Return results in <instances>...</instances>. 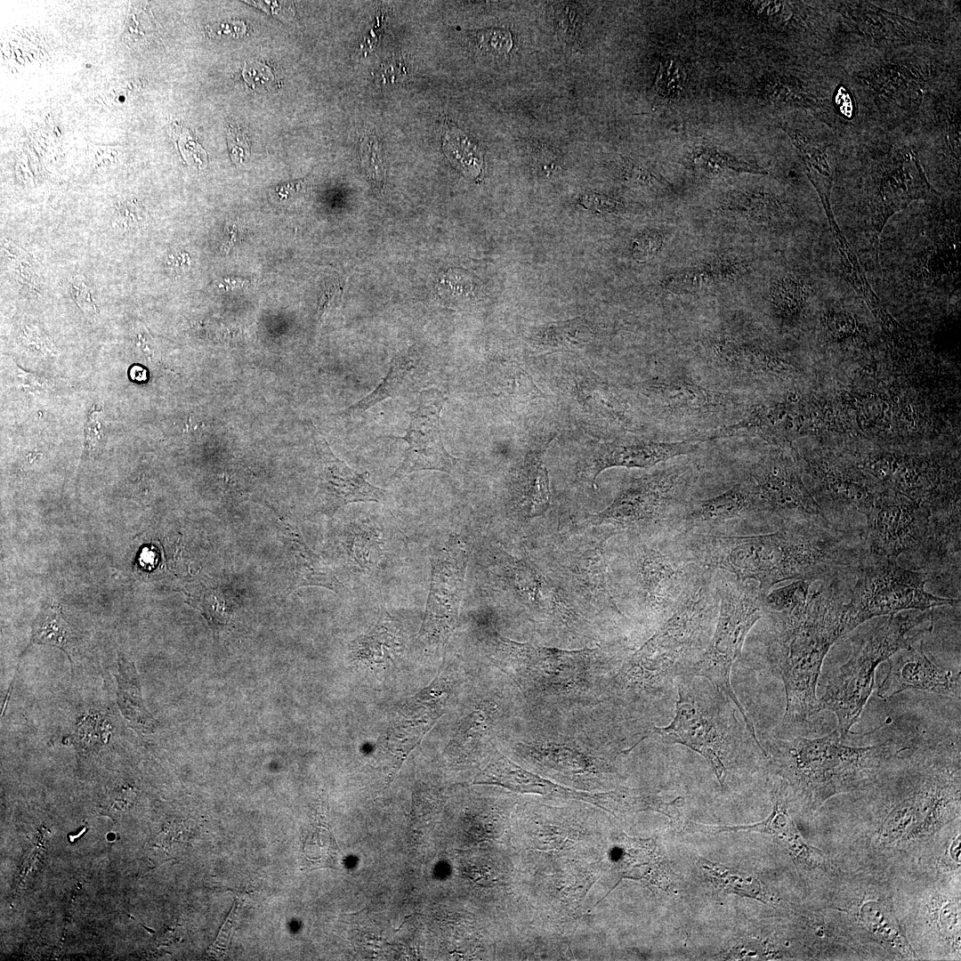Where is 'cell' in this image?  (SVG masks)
Wrapping results in <instances>:
<instances>
[{"label":"cell","instance_id":"1","mask_svg":"<svg viewBox=\"0 0 961 961\" xmlns=\"http://www.w3.org/2000/svg\"><path fill=\"white\" fill-rule=\"evenodd\" d=\"M680 536L696 563L754 580L764 594L787 580L832 577L855 567L868 552L860 529L815 522H783L760 535Z\"/></svg>","mask_w":961,"mask_h":961},{"label":"cell","instance_id":"2","mask_svg":"<svg viewBox=\"0 0 961 961\" xmlns=\"http://www.w3.org/2000/svg\"><path fill=\"white\" fill-rule=\"evenodd\" d=\"M718 608L716 570L702 567L668 618L608 678L602 699L636 716L667 698L708 645Z\"/></svg>","mask_w":961,"mask_h":961},{"label":"cell","instance_id":"3","mask_svg":"<svg viewBox=\"0 0 961 961\" xmlns=\"http://www.w3.org/2000/svg\"><path fill=\"white\" fill-rule=\"evenodd\" d=\"M853 577L848 570L815 581L792 607L765 610L767 653L785 687V726L804 728L819 713L818 680L830 647L847 634Z\"/></svg>","mask_w":961,"mask_h":961},{"label":"cell","instance_id":"4","mask_svg":"<svg viewBox=\"0 0 961 961\" xmlns=\"http://www.w3.org/2000/svg\"><path fill=\"white\" fill-rule=\"evenodd\" d=\"M489 658L519 689L529 707L557 712L601 700L607 679L627 654L622 644L561 650L518 642L493 632Z\"/></svg>","mask_w":961,"mask_h":961},{"label":"cell","instance_id":"5","mask_svg":"<svg viewBox=\"0 0 961 961\" xmlns=\"http://www.w3.org/2000/svg\"><path fill=\"white\" fill-rule=\"evenodd\" d=\"M833 731L816 739H774L770 754L779 772L805 798L821 804L832 795L866 783L882 764L906 749L883 743L866 747L846 745Z\"/></svg>","mask_w":961,"mask_h":961},{"label":"cell","instance_id":"6","mask_svg":"<svg viewBox=\"0 0 961 961\" xmlns=\"http://www.w3.org/2000/svg\"><path fill=\"white\" fill-rule=\"evenodd\" d=\"M683 674L677 678L674 716L666 726H653L645 739L657 736L664 744H681L703 756L724 787L727 761L746 744L733 703L707 681ZM750 734V733H749Z\"/></svg>","mask_w":961,"mask_h":961},{"label":"cell","instance_id":"7","mask_svg":"<svg viewBox=\"0 0 961 961\" xmlns=\"http://www.w3.org/2000/svg\"><path fill=\"white\" fill-rule=\"evenodd\" d=\"M931 610H906L888 615L880 625L871 629L853 650L850 658L828 682L824 694L818 699L819 712L827 710L837 718L835 730L846 739L858 721L874 687L877 666L898 650L908 647L915 630L928 631L932 627Z\"/></svg>","mask_w":961,"mask_h":961},{"label":"cell","instance_id":"8","mask_svg":"<svg viewBox=\"0 0 961 961\" xmlns=\"http://www.w3.org/2000/svg\"><path fill=\"white\" fill-rule=\"evenodd\" d=\"M863 530L868 551L875 556L905 555L933 566L960 557V516L936 515L919 504L876 500Z\"/></svg>","mask_w":961,"mask_h":961},{"label":"cell","instance_id":"9","mask_svg":"<svg viewBox=\"0 0 961 961\" xmlns=\"http://www.w3.org/2000/svg\"><path fill=\"white\" fill-rule=\"evenodd\" d=\"M633 538L620 559L623 582L642 619L656 630L703 566L694 561L678 534Z\"/></svg>","mask_w":961,"mask_h":961},{"label":"cell","instance_id":"10","mask_svg":"<svg viewBox=\"0 0 961 961\" xmlns=\"http://www.w3.org/2000/svg\"><path fill=\"white\" fill-rule=\"evenodd\" d=\"M718 614L713 635L705 651L686 674L705 678L725 695L740 713L756 745L762 747L749 714L731 686L733 664L741 657L746 638L765 615L764 594L754 580H740L717 570Z\"/></svg>","mask_w":961,"mask_h":961},{"label":"cell","instance_id":"11","mask_svg":"<svg viewBox=\"0 0 961 961\" xmlns=\"http://www.w3.org/2000/svg\"><path fill=\"white\" fill-rule=\"evenodd\" d=\"M692 463L675 464L629 480L591 522L604 526L608 537L626 531L631 537L671 533L690 490L699 478Z\"/></svg>","mask_w":961,"mask_h":961},{"label":"cell","instance_id":"12","mask_svg":"<svg viewBox=\"0 0 961 961\" xmlns=\"http://www.w3.org/2000/svg\"><path fill=\"white\" fill-rule=\"evenodd\" d=\"M927 581L925 571L907 569L897 560L875 556L868 552L855 569L847 605V634L877 617L959 604V599L929 593L925 589Z\"/></svg>","mask_w":961,"mask_h":961},{"label":"cell","instance_id":"13","mask_svg":"<svg viewBox=\"0 0 961 961\" xmlns=\"http://www.w3.org/2000/svg\"><path fill=\"white\" fill-rule=\"evenodd\" d=\"M642 394L665 424L695 429L699 431L698 436L708 426L715 430L739 420L747 409L744 400L734 393L711 389L682 375L654 379L645 384Z\"/></svg>","mask_w":961,"mask_h":961},{"label":"cell","instance_id":"14","mask_svg":"<svg viewBox=\"0 0 961 961\" xmlns=\"http://www.w3.org/2000/svg\"><path fill=\"white\" fill-rule=\"evenodd\" d=\"M531 733L521 737L513 743L519 758L531 763L535 767L549 771H558L569 778L605 777L617 773L616 760L618 755H627L626 749H618V739L603 731L593 739L592 735H539L530 728Z\"/></svg>","mask_w":961,"mask_h":961},{"label":"cell","instance_id":"15","mask_svg":"<svg viewBox=\"0 0 961 961\" xmlns=\"http://www.w3.org/2000/svg\"><path fill=\"white\" fill-rule=\"evenodd\" d=\"M870 246L876 259L882 231L888 220L911 202L938 195L929 183L915 151L898 148L879 160L868 186Z\"/></svg>","mask_w":961,"mask_h":961},{"label":"cell","instance_id":"16","mask_svg":"<svg viewBox=\"0 0 961 961\" xmlns=\"http://www.w3.org/2000/svg\"><path fill=\"white\" fill-rule=\"evenodd\" d=\"M467 561L466 545L456 534L432 556L430 590L418 633L419 640L426 644L443 645L455 630Z\"/></svg>","mask_w":961,"mask_h":961},{"label":"cell","instance_id":"17","mask_svg":"<svg viewBox=\"0 0 961 961\" xmlns=\"http://www.w3.org/2000/svg\"><path fill=\"white\" fill-rule=\"evenodd\" d=\"M742 477L751 487L759 513L775 516L780 524L815 522L834 525L787 464L782 462L756 464Z\"/></svg>","mask_w":961,"mask_h":961},{"label":"cell","instance_id":"18","mask_svg":"<svg viewBox=\"0 0 961 961\" xmlns=\"http://www.w3.org/2000/svg\"><path fill=\"white\" fill-rule=\"evenodd\" d=\"M446 400V393L437 388L420 392L418 407L408 412L410 422L406 434L399 438L408 443V448L393 478L421 470L453 472L457 459L446 450L440 429V414Z\"/></svg>","mask_w":961,"mask_h":961},{"label":"cell","instance_id":"19","mask_svg":"<svg viewBox=\"0 0 961 961\" xmlns=\"http://www.w3.org/2000/svg\"><path fill=\"white\" fill-rule=\"evenodd\" d=\"M450 695L448 682L436 677L428 687L407 699L398 709L385 739L394 772L446 712Z\"/></svg>","mask_w":961,"mask_h":961},{"label":"cell","instance_id":"20","mask_svg":"<svg viewBox=\"0 0 961 961\" xmlns=\"http://www.w3.org/2000/svg\"><path fill=\"white\" fill-rule=\"evenodd\" d=\"M602 542L563 553L555 562V569L577 600L589 605L593 611L621 622L627 618L618 610L610 593Z\"/></svg>","mask_w":961,"mask_h":961},{"label":"cell","instance_id":"21","mask_svg":"<svg viewBox=\"0 0 961 961\" xmlns=\"http://www.w3.org/2000/svg\"><path fill=\"white\" fill-rule=\"evenodd\" d=\"M887 662V674L876 694L888 699L908 690H919L960 698V674L938 666L925 655L922 643L911 642L894 653Z\"/></svg>","mask_w":961,"mask_h":961},{"label":"cell","instance_id":"22","mask_svg":"<svg viewBox=\"0 0 961 961\" xmlns=\"http://www.w3.org/2000/svg\"><path fill=\"white\" fill-rule=\"evenodd\" d=\"M315 443L319 463V482L315 496L318 509L327 516L345 505L383 501L387 491L372 485L331 451L325 438L316 431Z\"/></svg>","mask_w":961,"mask_h":961},{"label":"cell","instance_id":"23","mask_svg":"<svg viewBox=\"0 0 961 961\" xmlns=\"http://www.w3.org/2000/svg\"><path fill=\"white\" fill-rule=\"evenodd\" d=\"M756 500L747 480L742 477L728 490L704 500L690 499L682 509L673 534L718 533L730 521L758 514Z\"/></svg>","mask_w":961,"mask_h":961},{"label":"cell","instance_id":"24","mask_svg":"<svg viewBox=\"0 0 961 961\" xmlns=\"http://www.w3.org/2000/svg\"><path fill=\"white\" fill-rule=\"evenodd\" d=\"M701 443L694 437L672 442L637 439L608 442L594 452L585 472L594 484L604 469L614 466L650 468L680 456L696 453Z\"/></svg>","mask_w":961,"mask_h":961},{"label":"cell","instance_id":"25","mask_svg":"<svg viewBox=\"0 0 961 961\" xmlns=\"http://www.w3.org/2000/svg\"><path fill=\"white\" fill-rule=\"evenodd\" d=\"M430 368L413 351L396 356L392 361L390 370L378 386L365 398L343 411L340 416L362 413L384 400L419 391L424 386L429 377Z\"/></svg>","mask_w":961,"mask_h":961},{"label":"cell","instance_id":"26","mask_svg":"<svg viewBox=\"0 0 961 961\" xmlns=\"http://www.w3.org/2000/svg\"><path fill=\"white\" fill-rule=\"evenodd\" d=\"M498 702L485 700L460 723L447 750L458 761H475L480 755L495 748V729L502 718Z\"/></svg>","mask_w":961,"mask_h":961},{"label":"cell","instance_id":"27","mask_svg":"<svg viewBox=\"0 0 961 961\" xmlns=\"http://www.w3.org/2000/svg\"><path fill=\"white\" fill-rule=\"evenodd\" d=\"M836 10L864 36L876 40L910 42L917 36L915 21L868 2H841Z\"/></svg>","mask_w":961,"mask_h":961},{"label":"cell","instance_id":"28","mask_svg":"<svg viewBox=\"0 0 961 961\" xmlns=\"http://www.w3.org/2000/svg\"><path fill=\"white\" fill-rule=\"evenodd\" d=\"M796 149L810 182L817 190L830 226L836 222L830 206L833 174L827 153L828 144L821 139L798 129L783 127Z\"/></svg>","mask_w":961,"mask_h":961},{"label":"cell","instance_id":"29","mask_svg":"<svg viewBox=\"0 0 961 961\" xmlns=\"http://www.w3.org/2000/svg\"><path fill=\"white\" fill-rule=\"evenodd\" d=\"M287 556L294 583L298 586L315 585L344 593L345 586L320 556L311 550L298 533L287 529L284 534Z\"/></svg>","mask_w":961,"mask_h":961},{"label":"cell","instance_id":"30","mask_svg":"<svg viewBox=\"0 0 961 961\" xmlns=\"http://www.w3.org/2000/svg\"><path fill=\"white\" fill-rule=\"evenodd\" d=\"M516 505L527 518L539 516L549 506L548 473L539 456H532L521 466L515 488Z\"/></svg>","mask_w":961,"mask_h":961},{"label":"cell","instance_id":"31","mask_svg":"<svg viewBox=\"0 0 961 961\" xmlns=\"http://www.w3.org/2000/svg\"><path fill=\"white\" fill-rule=\"evenodd\" d=\"M400 635L391 620H382L374 629L354 642L357 658L372 665L390 661L400 650Z\"/></svg>","mask_w":961,"mask_h":961},{"label":"cell","instance_id":"32","mask_svg":"<svg viewBox=\"0 0 961 961\" xmlns=\"http://www.w3.org/2000/svg\"><path fill=\"white\" fill-rule=\"evenodd\" d=\"M772 802V812L764 821L752 826L734 827V830H754L775 835L786 842L795 854H802L807 846L787 813V793L783 786L774 792Z\"/></svg>","mask_w":961,"mask_h":961},{"label":"cell","instance_id":"33","mask_svg":"<svg viewBox=\"0 0 961 961\" xmlns=\"http://www.w3.org/2000/svg\"><path fill=\"white\" fill-rule=\"evenodd\" d=\"M698 866L706 877L723 892L764 900V892L755 877L702 858L698 860Z\"/></svg>","mask_w":961,"mask_h":961},{"label":"cell","instance_id":"34","mask_svg":"<svg viewBox=\"0 0 961 961\" xmlns=\"http://www.w3.org/2000/svg\"><path fill=\"white\" fill-rule=\"evenodd\" d=\"M860 917L862 923L873 933L892 946L901 949L904 953L912 952L894 916L882 903L876 901L865 903L860 909Z\"/></svg>","mask_w":961,"mask_h":961},{"label":"cell","instance_id":"35","mask_svg":"<svg viewBox=\"0 0 961 961\" xmlns=\"http://www.w3.org/2000/svg\"><path fill=\"white\" fill-rule=\"evenodd\" d=\"M31 642L55 646L69 658V630L60 606L43 609L33 624Z\"/></svg>","mask_w":961,"mask_h":961},{"label":"cell","instance_id":"36","mask_svg":"<svg viewBox=\"0 0 961 961\" xmlns=\"http://www.w3.org/2000/svg\"><path fill=\"white\" fill-rule=\"evenodd\" d=\"M339 848L330 829L320 824L311 831L303 843L304 863L309 869L321 867L336 868Z\"/></svg>","mask_w":961,"mask_h":961},{"label":"cell","instance_id":"37","mask_svg":"<svg viewBox=\"0 0 961 961\" xmlns=\"http://www.w3.org/2000/svg\"><path fill=\"white\" fill-rule=\"evenodd\" d=\"M808 286L795 279H782L773 283L771 303L774 309L783 317H793L804 307L809 296Z\"/></svg>","mask_w":961,"mask_h":961},{"label":"cell","instance_id":"38","mask_svg":"<svg viewBox=\"0 0 961 961\" xmlns=\"http://www.w3.org/2000/svg\"><path fill=\"white\" fill-rule=\"evenodd\" d=\"M591 330L580 319L553 324L537 334L540 343L552 347H574L586 343L591 339Z\"/></svg>","mask_w":961,"mask_h":961},{"label":"cell","instance_id":"39","mask_svg":"<svg viewBox=\"0 0 961 961\" xmlns=\"http://www.w3.org/2000/svg\"><path fill=\"white\" fill-rule=\"evenodd\" d=\"M693 163L699 169L709 174L725 172L766 174L763 167L739 161L712 148L699 149L693 156Z\"/></svg>","mask_w":961,"mask_h":961},{"label":"cell","instance_id":"40","mask_svg":"<svg viewBox=\"0 0 961 961\" xmlns=\"http://www.w3.org/2000/svg\"><path fill=\"white\" fill-rule=\"evenodd\" d=\"M765 88L768 97L775 101L798 104L809 109H828L825 101L819 100L796 85L786 82L785 79L770 80L765 85Z\"/></svg>","mask_w":961,"mask_h":961},{"label":"cell","instance_id":"41","mask_svg":"<svg viewBox=\"0 0 961 961\" xmlns=\"http://www.w3.org/2000/svg\"><path fill=\"white\" fill-rule=\"evenodd\" d=\"M685 80L686 74L682 62L675 59L665 60L660 62L656 77L655 92L662 97L677 96L683 91Z\"/></svg>","mask_w":961,"mask_h":961},{"label":"cell","instance_id":"42","mask_svg":"<svg viewBox=\"0 0 961 961\" xmlns=\"http://www.w3.org/2000/svg\"><path fill=\"white\" fill-rule=\"evenodd\" d=\"M721 273V271H716V268L715 270L696 269L670 278L666 286L670 290L675 289L677 292L695 291L718 282L723 277Z\"/></svg>","mask_w":961,"mask_h":961},{"label":"cell","instance_id":"43","mask_svg":"<svg viewBox=\"0 0 961 961\" xmlns=\"http://www.w3.org/2000/svg\"><path fill=\"white\" fill-rule=\"evenodd\" d=\"M553 20L558 35L568 44H576L580 29V15L577 7L570 3H559L554 5Z\"/></svg>","mask_w":961,"mask_h":961},{"label":"cell","instance_id":"44","mask_svg":"<svg viewBox=\"0 0 961 961\" xmlns=\"http://www.w3.org/2000/svg\"><path fill=\"white\" fill-rule=\"evenodd\" d=\"M475 44L481 52L492 55H502L510 52L513 39L508 30L492 28L475 34Z\"/></svg>","mask_w":961,"mask_h":961},{"label":"cell","instance_id":"45","mask_svg":"<svg viewBox=\"0 0 961 961\" xmlns=\"http://www.w3.org/2000/svg\"><path fill=\"white\" fill-rule=\"evenodd\" d=\"M921 803V795L913 796L900 804L890 814L885 823L884 835L893 837L909 826Z\"/></svg>","mask_w":961,"mask_h":961},{"label":"cell","instance_id":"46","mask_svg":"<svg viewBox=\"0 0 961 961\" xmlns=\"http://www.w3.org/2000/svg\"><path fill=\"white\" fill-rule=\"evenodd\" d=\"M242 900L238 899L235 900L233 909L228 916L224 925L221 928L216 941L208 950V955L210 957L214 958H221L225 955L230 935L236 925L239 911L242 909Z\"/></svg>","mask_w":961,"mask_h":961},{"label":"cell","instance_id":"47","mask_svg":"<svg viewBox=\"0 0 961 961\" xmlns=\"http://www.w3.org/2000/svg\"><path fill=\"white\" fill-rule=\"evenodd\" d=\"M147 12L146 7L141 8L140 4L134 5L130 11L125 24V38L131 43H140L147 37L149 31L147 23L150 20Z\"/></svg>","mask_w":961,"mask_h":961},{"label":"cell","instance_id":"48","mask_svg":"<svg viewBox=\"0 0 961 961\" xmlns=\"http://www.w3.org/2000/svg\"><path fill=\"white\" fill-rule=\"evenodd\" d=\"M70 290L75 302L90 319H95L98 311L89 285L83 276L74 277L70 282Z\"/></svg>","mask_w":961,"mask_h":961},{"label":"cell","instance_id":"49","mask_svg":"<svg viewBox=\"0 0 961 961\" xmlns=\"http://www.w3.org/2000/svg\"><path fill=\"white\" fill-rule=\"evenodd\" d=\"M661 244V237L657 232L642 233L634 239L633 255L639 262L648 261L658 252Z\"/></svg>","mask_w":961,"mask_h":961},{"label":"cell","instance_id":"50","mask_svg":"<svg viewBox=\"0 0 961 961\" xmlns=\"http://www.w3.org/2000/svg\"><path fill=\"white\" fill-rule=\"evenodd\" d=\"M826 327L834 337L845 338L853 333L856 323L851 314L833 311L826 318Z\"/></svg>","mask_w":961,"mask_h":961},{"label":"cell","instance_id":"51","mask_svg":"<svg viewBox=\"0 0 961 961\" xmlns=\"http://www.w3.org/2000/svg\"><path fill=\"white\" fill-rule=\"evenodd\" d=\"M579 204L596 213H613L621 208V204L616 199L592 192L582 195Z\"/></svg>","mask_w":961,"mask_h":961},{"label":"cell","instance_id":"52","mask_svg":"<svg viewBox=\"0 0 961 961\" xmlns=\"http://www.w3.org/2000/svg\"><path fill=\"white\" fill-rule=\"evenodd\" d=\"M134 347L139 356L148 361L155 359V343L148 329L141 322H136L133 327Z\"/></svg>","mask_w":961,"mask_h":961},{"label":"cell","instance_id":"53","mask_svg":"<svg viewBox=\"0 0 961 961\" xmlns=\"http://www.w3.org/2000/svg\"><path fill=\"white\" fill-rule=\"evenodd\" d=\"M243 77L253 88L266 86L274 80L269 67L258 62L246 63Z\"/></svg>","mask_w":961,"mask_h":961},{"label":"cell","instance_id":"54","mask_svg":"<svg viewBox=\"0 0 961 961\" xmlns=\"http://www.w3.org/2000/svg\"><path fill=\"white\" fill-rule=\"evenodd\" d=\"M228 144L234 161L241 162L249 152L247 133L240 127H231L227 134Z\"/></svg>","mask_w":961,"mask_h":961},{"label":"cell","instance_id":"55","mask_svg":"<svg viewBox=\"0 0 961 961\" xmlns=\"http://www.w3.org/2000/svg\"><path fill=\"white\" fill-rule=\"evenodd\" d=\"M366 147L367 149H363V162L367 169V174L377 184H381L384 178V166L379 157L377 148L373 146L370 141Z\"/></svg>","mask_w":961,"mask_h":961},{"label":"cell","instance_id":"56","mask_svg":"<svg viewBox=\"0 0 961 961\" xmlns=\"http://www.w3.org/2000/svg\"><path fill=\"white\" fill-rule=\"evenodd\" d=\"M15 376L20 382L22 388L32 393H40L47 389V381L42 377H39L34 374L23 371L20 367H16Z\"/></svg>","mask_w":961,"mask_h":961},{"label":"cell","instance_id":"57","mask_svg":"<svg viewBox=\"0 0 961 961\" xmlns=\"http://www.w3.org/2000/svg\"><path fill=\"white\" fill-rule=\"evenodd\" d=\"M955 903H949L942 907L940 911V925L945 933H950L957 930L959 922V909Z\"/></svg>","mask_w":961,"mask_h":961},{"label":"cell","instance_id":"58","mask_svg":"<svg viewBox=\"0 0 961 961\" xmlns=\"http://www.w3.org/2000/svg\"><path fill=\"white\" fill-rule=\"evenodd\" d=\"M100 416H101V413L99 411L93 410V411L91 412V414H90V416L88 417V421H87V424H86V426H85V438H86L87 447H88L89 449L95 448L96 446L98 445V442L100 441V437H101V433H100V431H101Z\"/></svg>","mask_w":961,"mask_h":961},{"label":"cell","instance_id":"59","mask_svg":"<svg viewBox=\"0 0 961 961\" xmlns=\"http://www.w3.org/2000/svg\"><path fill=\"white\" fill-rule=\"evenodd\" d=\"M626 178L632 183L649 185L654 177L648 170L640 166H627V169H626Z\"/></svg>","mask_w":961,"mask_h":961},{"label":"cell","instance_id":"60","mask_svg":"<svg viewBox=\"0 0 961 961\" xmlns=\"http://www.w3.org/2000/svg\"><path fill=\"white\" fill-rule=\"evenodd\" d=\"M339 291L340 288L335 284L326 287L319 299V313L320 318L326 313L328 307L338 295Z\"/></svg>","mask_w":961,"mask_h":961},{"label":"cell","instance_id":"61","mask_svg":"<svg viewBox=\"0 0 961 961\" xmlns=\"http://www.w3.org/2000/svg\"><path fill=\"white\" fill-rule=\"evenodd\" d=\"M131 378L137 382H142L147 378V372L140 366H133L130 370Z\"/></svg>","mask_w":961,"mask_h":961},{"label":"cell","instance_id":"62","mask_svg":"<svg viewBox=\"0 0 961 961\" xmlns=\"http://www.w3.org/2000/svg\"><path fill=\"white\" fill-rule=\"evenodd\" d=\"M297 187L302 188L303 187V182H295V183L291 182V183H288V184L282 185L279 189V194L280 197L284 196V194L287 196V195H288V193L297 190H295V188H297Z\"/></svg>","mask_w":961,"mask_h":961}]
</instances>
